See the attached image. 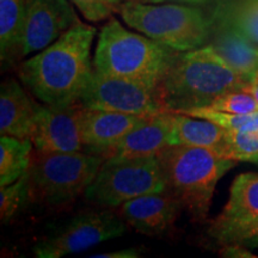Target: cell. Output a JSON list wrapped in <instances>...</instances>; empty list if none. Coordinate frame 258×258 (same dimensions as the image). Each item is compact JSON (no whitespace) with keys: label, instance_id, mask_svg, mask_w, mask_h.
I'll return each mask as SVG.
<instances>
[{"label":"cell","instance_id":"cell-1","mask_svg":"<svg viewBox=\"0 0 258 258\" xmlns=\"http://www.w3.org/2000/svg\"><path fill=\"white\" fill-rule=\"evenodd\" d=\"M96 28L79 22L50 46L18 66V77L38 101L53 108L79 104L93 73Z\"/></svg>","mask_w":258,"mask_h":258},{"label":"cell","instance_id":"cell-2","mask_svg":"<svg viewBox=\"0 0 258 258\" xmlns=\"http://www.w3.org/2000/svg\"><path fill=\"white\" fill-rule=\"evenodd\" d=\"M249 85L211 46L178 55L167 70L158 95L164 111L184 112L203 108L227 92Z\"/></svg>","mask_w":258,"mask_h":258},{"label":"cell","instance_id":"cell-3","mask_svg":"<svg viewBox=\"0 0 258 258\" xmlns=\"http://www.w3.org/2000/svg\"><path fill=\"white\" fill-rule=\"evenodd\" d=\"M178 53L145 35L129 31L111 16L99 32L92 63L98 73L158 89Z\"/></svg>","mask_w":258,"mask_h":258},{"label":"cell","instance_id":"cell-4","mask_svg":"<svg viewBox=\"0 0 258 258\" xmlns=\"http://www.w3.org/2000/svg\"><path fill=\"white\" fill-rule=\"evenodd\" d=\"M166 190L195 221L207 218L218 182L237 161L205 147L170 145L157 154Z\"/></svg>","mask_w":258,"mask_h":258},{"label":"cell","instance_id":"cell-5","mask_svg":"<svg viewBox=\"0 0 258 258\" xmlns=\"http://www.w3.org/2000/svg\"><path fill=\"white\" fill-rule=\"evenodd\" d=\"M120 15L128 27L179 53L206 46L211 37L212 16L198 6L125 0Z\"/></svg>","mask_w":258,"mask_h":258},{"label":"cell","instance_id":"cell-6","mask_svg":"<svg viewBox=\"0 0 258 258\" xmlns=\"http://www.w3.org/2000/svg\"><path fill=\"white\" fill-rule=\"evenodd\" d=\"M105 159L95 154L77 152L32 153L29 167L30 202L59 207L85 194Z\"/></svg>","mask_w":258,"mask_h":258},{"label":"cell","instance_id":"cell-7","mask_svg":"<svg viewBox=\"0 0 258 258\" xmlns=\"http://www.w3.org/2000/svg\"><path fill=\"white\" fill-rule=\"evenodd\" d=\"M165 190L159 161L152 156L105 159L84 196L95 205L118 207L132 199Z\"/></svg>","mask_w":258,"mask_h":258},{"label":"cell","instance_id":"cell-8","mask_svg":"<svg viewBox=\"0 0 258 258\" xmlns=\"http://www.w3.org/2000/svg\"><path fill=\"white\" fill-rule=\"evenodd\" d=\"M124 232L123 221L112 212H86L71 219L60 231L37 241L32 251L37 258H61L121 237Z\"/></svg>","mask_w":258,"mask_h":258},{"label":"cell","instance_id":"cell-9","mask_svg":"<svg viewBox=\"0 0 258 258\" xmlns=\"http://www.w3.org/2000/svg\"><path fill=\"white\" fill-rule=\"evenodd\" d=\"M79 104L89 109L140 116L164 111L158 89L131 79L105 76L95 70Z\"/></svg>","mask_w":258,"mask_h":258},{"label":"cell","instance_id":"cell-10","mask_svg":"<svg viewBox=\"0 0 258 258\" xmlns=\"http://www.w3.org/2000/svg\"><path fill=\"white\" fill-rule=\"evenodd\" d=\"M79 22L70 0H28L21 60L50 46Z\"/></svg>","mask_w":258,"mask_h":258},{"label":"cell","instance_id":"cell-11","mask_svg":"<svg viewBox=\"0 0 258 258\" xmlns=\"http://www.w3.org/2000/svg\"><path fill=\"white\" fill-rule=\"evenodd\" d=\"M80 104L53 108L37 103L30 137L35 150L42 152H77L83 151L80 137Z\"/></svg>","mask_w":258,"mask_h":258},{"label":"cell","instance_id":"cell-12","mask_svg":"<svg viewBox=\"0 0 258 258\" xmlns=\"http://www.w3.org/2000/svg\"><path fill=\"white\" fill-rule=\"evenodd\" d=\"M148 116L122 114L82 106L79 110V125L83 151L106 159L115 145L135 125L146 120Z\"/></svg>","mask_w":258,"mask_h":258},{"label":"cell","instance_id":"cell-13","mask_svg":"<svg viewBox=\"0 0 258 258\" xmlns=\"http://www.w3.org/2000/svg\"><path fill=\"white\" fill-rule=\"evenodd\" d=\"M183 206L170 191L146 194L121 205V213L137 232L161 235L175 225Z\"/></svg>","mask_w":258,"mask_h":258},{"label":"cell","instance_id":"cell-14","mask_svg":"<svg viewBox=\"0 0 258 258\" xmlns=\"http://www.w3.org/2000/svg\"><path fill=\"white\" fill-rule=\"evenodd\" d=\"M171 145L169 111L150 115L115 145L106 159H131L157 156Z\"/></svg>","mask_w":258,"mask_h":258},{"label":"cell","instance_id":"cell-15","mask_svg":"<svg viewBox=\"0 0 258 258\" xmlns=\"http://www.w3.org/2000/svg\"><path fill=\"white\" fill-rule=\"evenodd\" d=\"M212 32L208 46L231 66L246 83L258 79V49L238 32L212 18Z\"/></svg>","mask_w":258,"mask_h":258},{"label":"cell","instance_id":"cell-16","mask_svg":"<svg viewBox=\"0 0 258 258\" xmlns=\"http://www.w3.org/2000/svg\"><path fill=\"white\" fill-rule=\"evenodd\" d=\"M35 102L15 79H6L0 86V134L27 139L36 115Z\"/></svg>","mask_w":258,"mask_h":258},{"label":"cell","instance_id":"cell-17","mask_svg":"<svg viewBox=\"0 0 258 258\" xmlns=\"http://www.w3.org/2000/svg\"><path fill=\"white\" fill-rule=\"evenodd\" d=\"M171 145L211 148L222 156L225 148L226 129L214 122L194 116L171 112Z\"/></svg>","mask_w":258,"mask_h":258},{"label":"cell","instance_id":"cell-18","mask_svg":"<svg viewBox=\"0 0 258 258\" xmlns=\"http://www.w3.org/2000/svg\"><path fill=\"white\" fill-rule=\"evenodd\" d=\"M28 0H0V57L3 66L21 60V38Z\"/></svg>","mask_w":258,"mask_h":258},{"label":"cell","instance_id":"cell-19","mask_svg":"<svg viewBox=\"0 0 258 258\" xmlns=\"http://www.w3.org/2000/svg\"><path fill=\"white\" fill-rule=\"evenodd\" d=\"M211 16L258 49V0H219Z\"/></svg>","mask_w":258,"mask_h":258},{"label":"cell","instance_id":"cell-20","mask_svg":"<svg viewBox=\"0 0 258 258\" xmlns=\"http://www.w3.org/2000/svg\"><path fill=\"white\" fill-rule=\"evenodd\" d=\"M34 145L30 139L11 135L0 138V186L11 184L28 172Z\"/></svg>","mask_w":258,"mask_h":258},{"label":"cell","instance_id":"cell-21","mask_svg":"<svg viewBox=\"0 0 258 258\" xmlns=\"http://www.w3.org/2000/svg\"><path fill=\"white\" fill-rule=\"evenodd\" d=\"M224 219L258 218V173H241L233 180L230 198L219 215Z\"/></svg>","mask_w":258,"mask_h":258},{"label":"cell","instance_id":"cell-22","mask_svg":"<svg viewBox=\"0 0 258 258\" xmlns=\"http://www.w3.org/2000/svg\"><path fill=\"white\" fill-rule=\"evenodd\" d=\"M209 235L224 245L258 246V218L224 219L218 217L209 227Z\"/></svg>","mask_w":258,"mask_h":258},{"label":"cell","instance_id":"cell-23","mask_svg":"<svg viewBox=\"0 0 258 258\" xmlns=\"http://www.w3.org/2000/svg\"><path fill=\"white\" fill-rule=\"evenodd\" d=\"M222 156L235 161L253 163L258 157V128L251 131H226Z\"/></svg>","mask_w":258,"mask_h":258},{"label":"cell","instance_id":"cell-24","mask_svg":"<svg viewBox=\"0 0 258 258\" xmlns=\"http://www.w3.org/2000/svg\"><path fill=\"white\" fill-rule=\"evenodd\" d=\"M28 202H30V185L27 172L16 182L0 188V219L3 224L11 220Z\"/></svg>","mask_w":258,"mask_h":258},{"label":"cell","instance_id":"cell-25","mask_svg":"<svg viewBox=\"0 0 258 258\" xmlns=\"http://www.w3.org/2000/svg\"><path fill=\"white\" fill-rule=\"evenodd\" d=\"M203 108L228 114H252L258 111V103L249 92L239 90L221 95Z\"/></svg>","mask_w":258,"mask_h":258},{"label":"cell","instance_id":"cell-26","mask_svg":"<svg viewBox=\"0 0 258 258\" xmlns=\"http://www.w3.org/2000/svg\"><path fill=\"white\" fill-rule=\"evenodd\" d=\"M89 22L109 19L115 12H120L123 0H70Z\"/></svg>","mask_w":258,"mask_h":258},{"label":"cell","instance_id":"cell-27","mask_svg":"<svg viewBox=\"0 0 258 258\" xmlns=\"http://www.w3.org/2000/svg\"><path fill=\"white\" fill-rule=\"evenodd\" d=\"M220 253L225 257H253L249 251L244 249L243 245L239 244H225Z\"/></svg>","mask_w":258,"mask_h":258},{"label":"cell","instance_id":"cell-28","mask_svg":"<svg viewBox=\"0 0 258 258\" xmlns=\"http://www.w3.org/2000/svg\"><path fill=\"white\" fill-rule=\"evenodd\" d=\"M91 258H138L140 257V252L137 249H124L118 251H112V252L98 253L90 256Z\"/></svg>","mask_w":258,"mask_h":258},{"label":"cell","instance_id":"cell-29","mask_svg":"<svg viewBox=\"0 0 258 258\" xmlns=\"http://www.w3.org/2000/svg\"><path fill=\"white\" fill-rule=\"evenodd\" d=\"M141 3H151V4H159V3H165V2H177V3H188V4L194 5H203L208 4V3L213 2V0H138Z\"/></svg>","mask_w":258,"mask_h":258},{"label":"cell","instance_id":"cell-30","mask_svg":"<svg viewBox=\"0 0 258 258\" xmlns=\"http://www.w3.org/2000/svg\"><path fill=\"white\" fill-rule=\"evenodd\" d=\"M244 91L249 92L251 96H253V98L256 99L258 103V83H251L249 85H246V88L244 89Z\"/></svg>","mask_w":258,"mask_h":258},{"label":"cell","instance_id":"cell-31","mask_svg":"<svg viewBox=\"0 0 258 258\" xmlns=\"http://www.w3.org/2000/svg\"><path fill=\"white\" fill-rule=\"evenodd\" d=\"M253 163H258V157L256 158V159H254V161H253Z\"/></svg>","mask_w":258,"mask_h":258},{"label":"cell","instance_id":"cell-32","mask_svg":"<svg viewBox=\"0 0 258 258\" xmlns=\"http://www.w3.org/2000/svg\"><path fill=\"white\" fill-rule=\"evenodd\" d=\"M257 83H258V79H257Z\"/></svg>","mask_w":258,"mask_h":258}]
</instances>
